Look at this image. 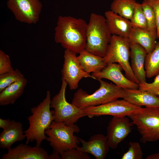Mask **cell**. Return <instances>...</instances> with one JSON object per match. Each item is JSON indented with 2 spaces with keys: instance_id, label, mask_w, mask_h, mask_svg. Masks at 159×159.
Masks as SVG:
<instances>
[{
  "instance_id": "14",
  "label": "cell",
  "mask_w": 159,
  "mask_h": 159,
  "mask_svg": "<svg viewBox=\"0 0 159 159\" xmlns=\"http://www.w3.org/2000/svg\"><path fill=\"white\" fill-rule=\"evenodd\" d=\"M81 147L77 148L79 150L92 155L96 159L105 158L110 148L107 136L102 134H95L86 141L78 138Z\"/></svg>"
},
{
  "instance_id": "21",
  "label": "cell",
  "mask_w": 159,
  "mask_h": 159,
  "mask_svg": "<svg viewBox=\"0 0 159 159\" xmlns=\"http://www.w3.org/2000/svg\"><path fill=\"white\" fill-rule=\"evenodd\" d=\"M128 38L140 45L148 53L155 47L157 34L147 29L133 27Z\"/></svg>"
},
{
  "instance_id": "7",
  "label": "cell",
  "mask_w": 159,
  "mask_h": 159,
  "mask_svg": "<svg viewBox=\"0 0 159 159\" xmlns=\"http://www.w3.org/2000/svg\"><path fill=\"white\" fill-rule=\"evenodd\" d=\"M67 85L66 82L62 78L60 89L58 93L51 99L50 106L54 109V121L72 125L87 115L83 109L76 107L67 100L65 92Z\"/></svg>"
},
{
  "instance_id": "17",
  "label": "cell",
  "mask_w": 159,
  "mask_h": 159,
  "mask_svg": "<svg viewBox=\"0 0 159 159\" xmlns=\"http://www.w3.org/2000/svg\"><path fill=\"white\" fill-rule=\"evenodd\" d=\"M105 17L112 35L129 38L133 28L130 21L111 10L105 12Z\"/></svg>"
},
{
  "instance_id": "5",
  "label": "cell",
  "mask_w": 159,
  "mask_h": 159,
  "mask_svg": "<svg viewBox=\"0 0 159 159\" xmlns=\"http://www.w3.org/2000/svg\"><path fill=\"white\" fill-rule=\"evenodd\" d=\"M80 131L79 127L76 124L67 125L53 121L45 131L46 140L53 148V152L60 154L67 150L79 147L78 137L74 133Z\"/></svg>"
},
{
  "instance_id": "13",
  "label": "cell",
  "mask_w": 159,
  "mask_h": 159,
  "mask_svg": "<svg viewBox=\"0 0 159 159\" xmlns=\"http://www.w3.org/2000/svg\"><path fill=\"white\" fill-rule=\"evenodd\" d=\"M123 70L119 64L109 63L100 71L92 73L91 75L97 80L103 78L109 80L118 87L124 89H138L139 84L125 76L122 72Z\"/></svg>"
},
{
  "instance_id": "34",
  "label": "cell",
  "mask_w": 159,
  "mask_h": 159,
  "mask_svg": "<svg viewBox=\"0 0 159 159\" xmlns=\"http://www.w3.org/2000/svg\"><path fill=\"white\" fill-rule=\"evenodd\" d=\"M146 159H159V153L151 154L147 156Z\"/></svg>"
},
{
  "instance_id": "27",
  "label": "cell",
  "mask_w": 159,
  "mask_h": 159,
  "mask_svg": "<svg viewBox=\"0 0 159 159\" xmlns=\"http://www.w3.org/2000/svg\"><path fill=\"white\" fill-rule=\"evenodd\" d=\"M141 4L147 21V29L157 33L156 16L153 9L147 0H144Z\"/></svg>"
},
{
  "instance_id": "30",
  "label": "cell",
  "mask_w": 159,
  "mask_h": 159,
  "mask_svg": "<svg viewBox=\"0 0 159 159\" xmlns=\"http://www.w3.org/2000/svg\"><path fill=\"white\" fill-rule=\"evenodd\" d=\"M138 89L159 97V74L156 76L153 82L148 83L145 82L139 84Z\"/></svg>"
},
{
  "instance_id": "6",
  "label": "cell",
  "mask_w": 159,
  "mask_h": 159,
  "mask_svg": "<svg viewBox=\"0 0 159 159\" xmlns=\"http://www.w3.org/2000/svg\"><path fill=\"white\" fill-rule=\"evenodd\" d=\"M139 133L141 142L159 141V108L141 107L128 116Z\"/></svg>"
},
{
  "instance_id": "4",
  "label": "cell",
  "mask_w": 159,
  "mask_h": 159,
  "mask_svg": "<svg viewBox=\"0 0 159 159\" xmlns=\"http://www.w3.org/2000/svg\"><path fill=\"white\" fill-rule=\"evenodd\" d=\"M112 35L105 17L91 13L87 25L85 49L93 54L104 57Z\"/></svg>"
},
{
  "instance_id": "12",
  "label": "cell",
  "mask_w": 159,
  "mask_h": 159,
  "mask_svg": "<svg viewBox=\"0 0 159 159\" xmlns=\"http://www.w3.org/2000/svg\"><path fill=\"white\" fill-rule=\"evenodd\" d=\"M133 124L127 116H113L107 127V136L110 148L116 149L131 132Z\"/></svg>"
},
{
  "instance_id": "16",
  "label": "cell",
  "mask_w": 159,
  "mask_h": 159,
  "mask_svg": "<svg viewBox=\"0 0 159 159\" xmlns=\"http://www.w3.org/2000/svg\"><path fill=\"white\" fill-rule=\"evenodd\" d=\"M129 40L132 69L139 84L145 82L146 77L145 62L147 53L140 45L129 39Z\"/></svg>"
},
{
  "instance_id": "15",
  "label": "cell",
  "mask_w": 159,
  "mask_h": 159,
  "mask_svg": "<svg viewBox=\"0 0 159 159\" xmlns=\"http://www.w3.org/2000/svg\"><path fill=\"white\" fill-rule=\"evenodd\" d=\"M1 159H49V155L43 148L36 145L32 147L20 143L8 150Z\"/></svg>"
},
{
  "instance_id": "9",
  "label": "cell",
  "mask_w": 159,
  "mask_h": 159,
  "mask_svg": "<svg viewBox=\"0 0 159 159\" xmlns=\"http://www.w3.org/2000/svg\"><path fill=\"white\" fill-rule=\"evenodd\" d=\"M141 107L134 105L123 99L117 100L103 104L83 109L90 118L103 115L112 116H129Z\"/></svg>"
},
{
  "instance_id": "25",
  "label": "cell",
  "mask_w": 159,
  "mask_h": 159,
  "mask_svg": "<svg viewBox=\"0 0 159 159\" xmlns=\"http://www.w3.org/2000/svg\"><path fill=\"white\" fill-rule=\"evenodd\" d=\"M130 20L133 28L147 29V21L141 4L137 2L135 3L133 13Z\"/></svg>"
},
{
  "instance_id": "3",
  "label": "cell",
  "mask_w": 159,
  "mask_h": 159,
  "mask_svg": "<svg viewBox=\"0 0 159 159\" xmlns=\"http://www.w3.org/2000/svg\"><path fill=\"white\" fill-rule=\"evenodd\" d=\"M98 80L100 83L98 89L89 94L82 89H79L74 93L71 103L79 108L83 109L105 104L119 98H123L124 89L102 79Z\"/></svg>"
},
{
  "instance_id": "10",
  "label": "cell",
  "mask_w": 159,
  "mask_h": 159,
  "mask_svg": "<svg viewBox=\"0 0 159 159\" xmlns=\"http://www.w3.org/2000/svg\"><path fill=\"white\" fill-rule=\"evenodd\" d=\"M7 5L16 20L29 24L38 21L42 8L39 0H8Z\"/></svg>"
},
{
  "instance_id": "28",
  "label": "cell",
  "mask_w": 159,
  "mask_h": 159,
  "mask_svg": "<svg viewBox=\"0 0 159 159\" xmlns=\"http://www.w3.org/2000/svg\"><path fill=\"white\" fill-rule=\"evenodd\" d=\"M127 151L122 155L121 159H142L143 153L140 143L137 142H130L129 143Z\"/></svg>"
},
{
  "instance_id": "32",
  "label": "cell",
  "mask_w": 159,
  "mask_h": 159,
  "mask_svg": "<svg viewBox=\"0 0 159 159\" xmlns=\"http://www.w3.org/2000/svg\"><path fill=\"white\" fill-rule=\"evenodd\" d=\"M153 9L155 15L157 38L159 39V0H147Z\"/></svg>"
},
{
  "instance_id": "18",
  "label": "cell",
  "mask_w": 159,
  "mask_h": 159,
  "mask_svg": "<svg viewBox=\"0 0 159 159\" xmlns=\"http://www.w3.org/2000/svg\"><path fill=\"white\" fill-rule=\"evenodd\" d=\"M123 99L136 106L159 108V97L150 92L135 89H124Z\"/></svg>"
},
{
  "instance_id": "24",
  "label": "cell",
  "mask_w": 159,
  "mask_h": 159,
  "mask_svg": "<svg viewBox=\"0 0 159 159\" xmlns=\"http://www.w3.org/2000/svg\"><path fill=\"white\" fill-rule=\"evenodd\" d=\"M136 2L135 0H113L110 5V10L123 17L130 20Z\"/></svg>"
},
{
  "instance_id": "2",
  "label": "cell",
  "mask_w": 159,
  "mask_h": 159,
  "mask_svg": "<svg viewBox=\"0 0 159 159\" xmlns=\"http://www.w3.org/2000/svg\"><path fill=\"white\" fill-rule=\"evenodd\" d=\"M51 97L50 91L47 90L42 101L31 108L32 115L27 117L29 126L24 131L26 144L35 141L36 145L40 146L43 141L46 140L45 131L54 120L53 110H50Z\"/></svg>"
},
{
  "instance_id": "22",
  "label": "cell",
  "mask_w": 159,
  "mask_h": 159,
  "mask_svg": "<svg viewBox=\"0 0 159 159\" xmlns=\"http://www.w3.org/2000/svg\"><path fill=\"white\" fill-rule=\"evenodd\" d=\"M27 82L25 77L14 82L0 92V105L14 104L23 94Z\"/></svg>"
},
{
  "instance_id": "29",
  "label": "cell",
  "mask_w": 159,
  "mask_h": 159,
  "mask_svg": "<svg viewBox=\"0 0 159 159\" xmlns=\"http://www.w3.org/2000/svg\"><path fill=\"white\" fill-rule=\"evenodd\" d=\"M62 159H90L87 153L80 151L77 148H72L60 154Z\"/></svg>"
},
{
  "instance_id": "19",
  "label": "cell",
  "mask_w": 159,
  "mask_h": 159,
  "mask_svg": "<svg viewBox=\"0 0 159 159\" xmlns=\"http://www.w3.org/2000/svg\"><path fill=\"white\" fill-rule=\"evenodd\" d=\"M25 138L22 124L12 120L9 125L3 129L0 134V148L8 150L14 143Z\"/></svg>"
},
{
  "instance_id": "23",
  "label": "cell",
  "mask_w": 159,
  "mask_h": 159,
  "mask_svg": "<svg viewBox=\"0 0 159 159\" xmlns=\"http://www.w3.org/2000/svg\"><path fill=\"white\" fill-rule=\"evenodd\" d=\"M146 77L151 78L159 74V40L151 52L147 53L145 62Z\"/></svg>"
},
{
  "instance_id": "8",
  "label": "cell",
  "mask_w": 159,
  "mask_h": 159,
  "mask_svg": "<svg viewBox=\"0 0 159 159\" xmlns=\"http://www.w3.org/2000/svg\"><path fill=\"white\" fill-rule=\"evenodd\" d=\"M130 49L129 38L112 35L104 57L105 62L117 63L122 67L125 76L132 81L139 84L130 64Z\"/></svg>"
},
{
  "instance_id": "20",
  "label": "cell",
  "mask_w": 159,
  "mask_h": 159,
  "mask_svg": "<svg viewBox=\"0 0 159 159\" xmlns=\"http://www.w3.org/2000/svg\"><path fill=\"white\" fill-rule=\"evenodd\" d=\"M79 54L77 56V60L83 69L87 73L99 72L107 65L103 57L93 54L85 49Z\"/></svg>"
},
{
  "instance_id": "1",
  "label": "cell",
  "mask_w": 159,
  "mask_h": 159,
  "mask_svg": "<svg viewBox=\"0 0 159 159\" xmlns=\"http://www.w3.org/2000/svg\"><path fill=\"white\" fill-rule=\"evenodd\" d=\"M87 25L81 18L59 16L54 29L55 42L65 49L79 54L85 49Z\"/></svg>"
},
{
  "instance_id": "31",
  "label": "cell",
  "mask_w": 159,
  "mask_h": 159,
  "mask_svg": "<svg viewBox=\"0 0 159 159\" xmlns=\"http://www.w3.org/2000/svg\"><path fill=\"white\" fill-rule=\"evenodd\" d=\"M14 69L12 67L9 56L2 50H0V75Z\"/></svg>"
},
{
  "instance_id": "11",
  "label": "cell",
  "mask_w": 159,
  "mask_h": 159,
  "mask_svg": "<svg viewBox=\"0 0 159 159\" xmlns=\"http://www.w3.org/2000/svg\"><path fill=\"white\" fill-rule=\"evenodd\" d=\"M64 57V63L61 70L62 78L66 82L71 90L77 89L79 82L83 78H91L96 80L83 69L77 60L76 54L65 49Z\"/></svg>"
},
{
  "instance_id": "26",
  "label": "cell",
  "mask_w": 159,
  "mask_h": 159,
  "mask_svg": "<svg viewBox=\"0 0 159 159\" xmlns=\"http://www.w3.org/2000/svg\"><path fill=\"white\" fill-rule=\"evenodd\" d=\"M24 77L20 71L16 69L0 75V92L7 87Z\"/></svg>"
},
{
  "instance_id": "33",
  "label": "cell",
  "mask_w": 159,
  "mask_h": 159,
  "mask_svg": "<svg viewBox=\"0 0 159 159\" xmlns=\"http://www.w3.org/2000/svg\"><path fill=\"white\" fill-rule=\"evenodd\" d=\"M11 121L9 119H3L0 118V127L3 129L5 128L9 125Z\"/></svg>"
}]
</instances>
